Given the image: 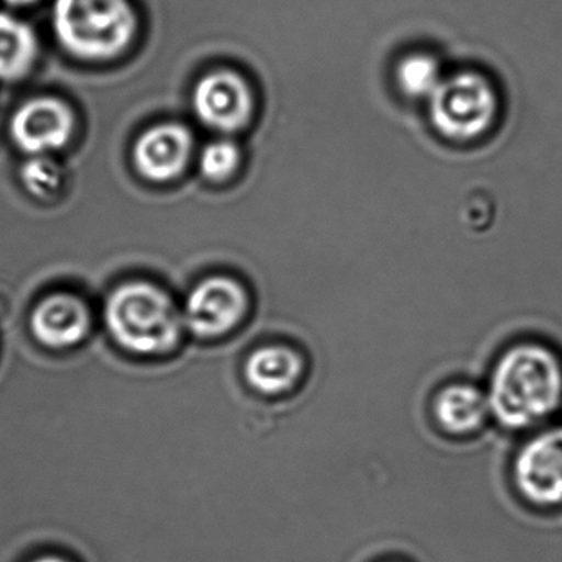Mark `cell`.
<instances>
[{"mask_svg": "<svg viewBox=\"0 0 562 562\" xmlns=\"http://www.w3.org/2000/svg\"><path fill=\"white\" fill-rule=\"evenodd\" d=\"M37 58V38L24 22L0 14V80H19Z\"/></svg>", "mask_w": 562, "mask_h": 562, "instance_id": "cell-13", "label": "cell"}, {"mask_svg": "<svg viewBox=\"0 0 562 562\" xmlns=\"http://www.w3.org/2000/svg\"><path fill=\"white\" fill-rule=\"evenodd\" d=\"M5 2H8V4L18 5V8H22V5L32 4V2H35V0H5Z\"/></svg>", "mask_w": 562, "mask_h": 562, "instance_id": "cell-17", "label": "cell"}, {"mask_svg": "<svg viewBox=\"0 0 562 562\" xmlns=\"http://www.w3.org/2000/svg\"><path fill=\"white\" fill-rule=\"evenodd\" d=\"M193 110L205 126L220 133H235L251 120V88L233 71L206 75L196 85Z\"/></svg>", "mask_w": 562, "mask_h": 562, "instance_id": "cell-7", "label": "cell"}, {"mask_svg": "<svg viewBox=\"0 0 562 562\" xmlns=\"http://www.w3.org/2000/svg\"><path fill=\"white\" fill-rule=\"evenodd\" d=\"M440 65L430 55H409L397 67V85L411 98H430L442 83Z\"/></svg>", "mask_w": 562, "mask_h": 562, "instance_id": "cell-14", "label": "cell"}, {"mask_svg": "<svg viewBox=\"0 0 562 562\" xmlns=\"http://www.w3.org/2000/svg\"><path fill=\"white\" fill-rule=\"evenodd\" d=\"M106 324L117 344L139 355L169 351L180 337V315L160 289L121 285L108 299Z\"/></svg>", "mask_w": 562, "mask_h": 562, "instance_id": "cell-3", "label": "cell"}, {"mask_svg": "<svg viewBox=\"0 0 562 562\" xmlns=\"http://www.w3.org/2000/svg\"><path fill=\"white\" fill-rule=\"evenodd\" d=\"M32 562H65L64 559L60 558H50V555H47V558H41L35 559V561Z\"/></svg>", "mask_w": 562, "mask_h": 562, "instance_id": "cell-18", "label": "cell"}, {"mask_svg": "<svg viewBox=\"0 0 562 562\" xmlns=\"http://www.w3.org/2000/svg\"><path fill=\"white\" fill-rule=\"evenodd\" d=\"M248 305L239 282L216 276L200 282L187 299L186 324L200 337H220L241 322Z\"/></svg>", "mask_w": 562, "mask_h": 562, "instance_id": "cell-6", "label": "cell"}, {"mask_svg": "<svg viewBox=\"0 0 562 562\" xmlns=\"http://www.w3.org/2000/svg\"><path fill=\"white\" fill-rule=\"evenodd\" d=\"M429 100L434 126L453 140H469L485 133L498 111L492 85L473 71L442 80Z\"/></svg>", "mask_w": 562, "mask_h": 562, "instance_id": "cell-4", "label": "cell"}, {"mask_svg": "<svg viewBox=\"0 0 562 562\" xmlns=\"http://www.w3.org/2000/svg\"><path fill=\"white\" fill-rule=\"evenodd\" d=\"M486 397L490 411L503 426H535L561 403L562 367L558 357L536 344L509 348L493 368Z\"/></svg>", "mask_w": 562, "mask_h": 562, "instance_id": "cell-1", "label": "cell"}, {"mask_svg": "<svg viewBox=\"0 0 562 562\" xmlns=\"http://www.w3.org/2000/svg\"><path fill=\"white\" fill-rule=\"evenodd\" d=\"M54 29L75 57L108 60L133 41L136 18L127 0H55Z\"/></svg>", "mask_w": 562, "mask_h": 562, "instance_id": "cell-2", "label": "cell"}, {"mask_svg": "<svg viewBox=\"0 0 562 562\" xmlns=\"http://www.w3.org/2000/svg\"><path fill=\"white\" fill-rule=\"evenodd\" d=\"M192 150L189 130L179 124L153 127L134 147L137 170L153 182H167L182 172Z\"/></svg>", "mask_w": 562, "mask_h": 562, "instance_id": "cell-9", "label": "cell"}, {"mask_svg": "<svg viewBox=\"0 0 562 562\" xmlns=\"http://www.w3.org/2000/svg\"><path fill=\"white\" fill-rule=\"evenodd\" d=\"M60 169L57 164L45 157L29 160L22 169V180L29 192L38 199H48L60 189Z\"/></svg>", "mask_w": 562, "mask_h": 562, "instance_id": "cell-16", "label": "cell"}, {"mask_svg": "<svg viewBox=\"0 0 562 562\" xmlns=\"http://www.w3.org/2000/svg\"><path fill=\"white\" fill-rule=\"evenodd\" d=\"M239 164V149L232 140H216L203 149L200 169L213 182H222L235 173Z\"/></svg>", "mask_w": 562, "mask_h": 562, "instance_id": "cell-15", "label": "cell"}, {"mask_svg": "<svg viewBox=\"0 0 562 562\" xmlns=\"http://www.w3.org/2000/svg\"><path fill=\"white\" fill-rule=\"evenodd\" d=\"M488 409V397L472 384H450L434 401L437 423L453 436H465L479 429Z\"/></svg>", "mask_w": 562, "mask_h": 562, "instance_id": "cell-12", "label": "cell"}, {"mask_svg": "<svg viewBox=\"0 0 562 562\" xmlns=\"http://www.w3.org/2000/svg\"><path fill=\"white\" fill-rule=\"evenodd\" d=\"M74 133V114L60 101L41 98L25 103L12 117L14 143L29 154L60 149Z\"/></svg>", "mask_w": 562, "mask_h": 562, "instance_id": "cell-8", "label": "cell"}, {"mask_svg": "<svg viewBox=\"0 0 562 562\" xmlns=\"http://www.w3.org/2000/svg\"><path fill=\"white\" fill-rule=\"evenodd\" d=\"M515 482L521 495L535 505H561L562 427L539 434L519 450Z\"/></svg>", "mask_w": 562, "mask_h": 562, "instance_id": "cell-5", "label": "cell"}, {"mask_svg": "<svg viewBox=\"0 0 562 562\" xmlns=\"http://www.w3.org/2000/svg\"><path fill=\"white\" fill-rule=\"evenodd\" d=\"M90 328L87 305L74 295L45 299L32 314V331L47 347L64 348L83 340Z\"/></svg>", "mask_w": 562, "mask_h": 562, "instance_id": "cell-10", "label": "cell"}, {"mask_svg": "<svg viewBox=\"0 0 562 562\" xmlns=\"http://www.w3.org/2000/svg\"><path fill=\"white\" fill-rule=\"evenodd\" d=\"M249 386L266 396H281L297 386L304 374V360L285 345L259 348L246 361Z\"/></svg>", "mask_w": 562, "mask_h": 562, "instance_id": "cell-11", "label": "cell"}]
</instances>
